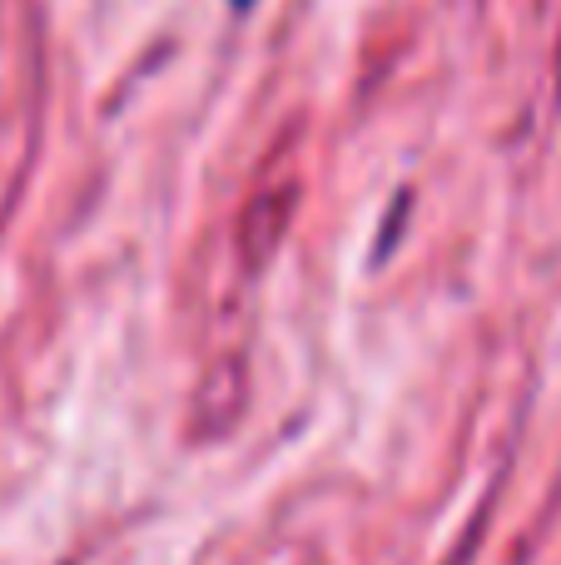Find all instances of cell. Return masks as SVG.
<instances>
[{"instance_id": "1", "label": "cell", "mask_w": 561, "mask_h": 565, "mask_svg": "<svg viewBox=\"0 0 561 565\" xmlns=\"http://www.w3.org/2000/svg\"><path fill=\"white\" fill-rule=\"evenodd\" d=\"M224 6H229V10H234V15H248V10H254V6H258V0H224Z\"/></svg>"}]
</instances>
